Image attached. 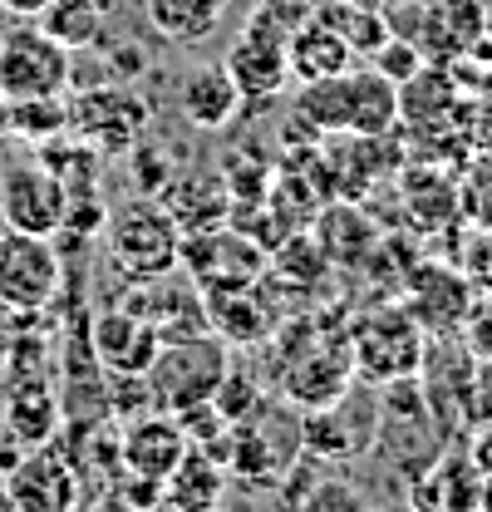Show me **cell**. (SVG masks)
Segmentation results:
<instances>
[{
  "mask_svg": "<svg viewBox=\"0 0 492 512\" xmlns=\"http://www.w3.org/2000/svg\"><path fill=\"white\" fill-rule=\"evenodd\" d=\"M187 448H192V444H187L183 424H178L173 414L153 409L148 419H133V424H128L119 453H123L128 478H153V483H163V478L183 463Z\"/></svg>",
  "mask_w": 492,
  "mask_h": 512,
  "instance_id": "5bb4252c",
  "label": "cell"
},
{
  "mask_svg": "<svg viewBox=\"0 0 492 512\" xmlns=\"http://www.w3.org/2000/svg\"><path fill=\"white\" fill-rule=\"evenodd\" d=\"M458 271L473 286V296H492V227H473V237L458 252Z\"/></svg>",
  "mask_w": 492,
  "mask_h": 512,
  "instance_id": "603a6c76",
  "label": "cell"
},
{
  "mask_svg": "<svg viewBox=\"0 0 492 512\" xmlns=\"http://www.w3.org/2000/svg\"><path fill=\"white\" fill-rule=\"evenodd\" d=\"M74 50L40 30V20H20L0 35V94L35 99V94H69L74 84Z\"/></svg>",
  "mask_w": 492,
  "mask_h": 512,
  "instance_id": "8992f818",
  "label": "cell"
},
{
  "mask_svg": "<svg viewBox=\"0 0 492 512\" xmlns=\"http://www.w3.org/2000/svg\"><path fill=\"white\" fill-rule=\"evenodd\" d=\"M5 232H10V227H5V212H0V237H5Z\"/></svg>",
  "mask_w": 492,
  "mask_h": 512,
  "instance_id": "1f68e13d",
  "label": "cell"
},
{
  "mask_svg": "<svg viewBox=\"0 0 492 512\" xmlns=\"http://www.w3.org/2000/svg\"><path fill=\"white\" fill-rule=\"evenodd\" d=\"M306 20L301 0H261L246 20V30L232 40L227 50V74L237 79V89L251 99H271L286 89L291 74V30Z\"/></svg>",
  "mask_w": 492,
  "mask_h": 512,
  "instance_id": "7a4b0ae2",
  "label": "cell"
},
{
  "mask_svg": "<svg viewBox=\"0 0 492 512\" xmlns=\"http://www.w3.org/2000/svg\"><path fill=\"white\" fill-rule=\"evenodd\" d=\"M60 291V252L50 237L5 232L0 237V306L15 316H35Z\"/></svg>",
  "mask_w": 492,
  "mask_h": 512,
  "instance_id": "ba28073f",
  "label": "cell"
},
{
  "mask_svg": "<svg viewBox=\"0 0 492 512\" xmlns=\"http://www.w3.org/2000/svg\"><path fill=\"white\" fill-rule=\"evenodd\" d=\"M20 453H25V444H20V439H15V434H10V429L0 424V468L10 473V468L20 463Z\"/></svg>",
  "mask_w": 492,
  "mask_h": 512,
  "instance_id": "f1b7e54d",
  "label": "cell"
},
{
  "mask_svg": "<svg viewBox=\"0 0 492 512\" xmlns=\"http://www.w3.org/2000/svg\"><path fill=\"white\" fill-rule=\"evenodd\" d=\"M246 109V94L237 89V79L227 74V64H202L187 69L178 79V114L202 133H222L237 124V114Z\"/></svg>",
  "mask_w": 492,
  "mask_h": 512,
  "instance_id": "4fadbf2b",
  "label": "cell"
},
{
  "mask_svg": "<svg viewBox=\"0 0 492 512\" xmlns=\"http://www.w3.org/2000/svg\"><path fill=\"white\" fill-rule=\"evenodd\" d=\"M350 60H355L350 40H345L325 15H306V20L291 30V74H296L301 84L330 79V74L350 69Z\"/></svg>",
  "mask_w": 492,
  "mask_h": 512,
  "instance_id": "e0dca14e",
  "label": "cell"
},
{
  "mask_svg": "<svg viewBox=\"0 0 492 512\" xmlns=\"http://www.w3.org/2000/svg\"><path fill=\"white\" fill-rule=\"evenodd\" d=\"M143 10L168 45H202L222 30L227 0H143Z\"/></svg>",
  "mask_w": 492,
  "mask_h": 512,
  "instance_id": "ac0fdd59",
  "label": "cell"
},
{
  "mask_svg": "<svg viewBox=\"0 0 492 512\" xmlns=\"http://www.w3.org/2000/svg\"><path fill=\"white\" fill-rule=\"evenodd\" d=\"M227 370H232V360H227L222 340H212L207 330H197V335H183V340H163V350L153 355V365H148L143 380H148L153 409L178 414L187 404L212 399Z\"/></svg>",
  "mask_w": 492,
  "mask_h": 512,
  "instance_id": "5b68a950",
  "label": "cell"
},
{
  "mask_svg": "<svg viewBox=\"0 0 492 512\" xmlns=\"http://www.w3.org/2000/svg\"><path fill=\"white\" fill-rule=\"evenodd\" d=\"M5 488H10V508L60 512L69 503H79V473L45 444L35 453H20V463L5 473Z\"/></svg>",
  "mask_w": 492,
  "mask_h": 512,
  "instance_id": "7c38bea8",
  "label": "cell"
},
{
  "mask_svg": "<svg viewBox=\"0 0 492 512\" xmlns=\"http://www.w3.org/2000/svg\"><path fill=\"white\" fill-rule=\"evenodd\" d=\"M0 212L10 232H35V237H55L69 212V188L64 178L40 163V158H15L0 168Z\"/></svg>",
  "mask_w": 492,
  "mask_h": 512,
  "instance_id": "52a82bcc",
  "label": "cell"
},
{
  "mask_svg": "<svg viewBox=\"0 0 492 512\" xmlns=\"http://www.w3.org/2000/svg\"><path fill=\"white\" fill-rule=\"evenodd\" d=\"M473 286L463 281V271H443V266H429V271H414V286H409V311L419 320V330H429L438 340L458 335L463 330V316H468V301Z\"/></svg>",
  "mask_w": 492,
  "mask_h": 512,
  "instance_id": "9a60e30c",
  "label": "cell"
},
{
  "mask_svg": "<svg viewBox=\"0 0 492 512\" xmlns=\"http://www.w3.org/2000/svg\"><path fill=\"white\" fill-rule=\"evenodd\" d=\"M104 0H50L40 10V30L55 35L64 50H89L104 40Z\"/></svg>",
  "mask_w": 492,
  "mask_h": 512,
  "instance_id": "d6986e66",
  "label": "cell"
},
{
  "mask_svg": "<svg viewBox=\"0 0 492 512\" xmlns=\"http://www.w3.org/2000/svg\"><path fill=\"white\" fill-rule=\"evenodd\" d=\"M458 217H468L473 227H492V158L468 168V178L458 188Z\"/></svg>",
  "mask_w": 492,
  "mask_h": 512,
  "instance_id": "cb8c5ba5",
  "label": "cell"
},
{
  "mask_svg": "<svg viewBox=\"0 0 492 512\" xmlns=\"http://www.w3.org/2000/svg\"><path fill=\"white\" fill-rule=\"evenodd\" d=\"M55 424H60V404L45 394V389H30V394H20L15 404H10V419H5V429L20 439V444L40 448L50 434H55Z\"/></svg>",
  "mask_w": 492,
  "mask_h": 512,
  "instance_id": "7402d4cb",
  "label": "cell"
},
{
  "mask_svg": "<svg viewBox=\"0 0 492 512\" xmlns=\"http://www.w3.org/2000/svg\"><path fill=\"white\" fill-rule=\"evenodd\" d=\"M163 350V335L128 306H109L94 320V360L109 375H148L153 355Z\"/></svg>",
  "mask_w": 492,
  "mask_h": 512,
  "instance_id": "8fae6325",
  "label": "cell"
},
{
  "mask_svg": "<svg viewBox=\"0 0 492 512\" xmlns=\"http://www.w3.org/2000/svg\"><path fill=\"white\" fill-rule=\"evenodd\" d=\"M148 99L128 84V79H109V84H94V89H79L69 99V133L94 148L99 158H123L143 143L148 133Z\"/></svg>",
  "mask_w": 492,
  "mask_h": 512,
  "instance_id": "277c9868",
  "label": "cell"
},
{
  "mask_svg": "<svg viewBox=\"0 0 492 512\" xmlns=\"http://www.w3.org/2000/svg\"><path fill=\"white\" fill-rule=\"evenodd\" d=\"M222 498V473L202 448H187L183 463L163 478V503H183V508H212Z\"/></svg>",
  "mask_w": 492,
  "mask_h": 512,
  "instance_id": "44dd1931",
  "label": "cell"
},
{
  "mask_svg": "<svg viewBox=\"0 0 492 512\" xmlns=\"http://www.w3.org/2000/svg\"><path fill=\"white\" fill-rule=\"evenodd\" d=\"M99 237H104L109 266L123 281H148V276L173 271L183 261V227L173 222V212L153 192H138V197L119 202L104 217Z\"/></svg>",
  "mask_w": 492,
  "mask_h": 512,
  "instance_id": "6da1fadb",
  "label": "cell"
},
{
  "mask_svg": "<svg viewBox=\"0 0 492 512\" xmlns=\"http://www.w3.org/2000/svg\"><path fill=\"white\" fill-rule=\"evenodd\" d=\"M114 79H138L143 69H148V60H143V50H133V45H114Z\"/></svg>",
  "mask_w": 492,
  "mask_h": 512,
  "instance_id": "4316f807",
  "label": "cell"
},
{
  "mask_svg": "<svg viewBox=\"0 0 492 512\" xmlns=\"http://www.w3.org/2000/svg\"><path fill=\"white\" fill-rule=\"evenodd\" d=\"M301 114L320 128H345V133H389L399 119V84L384 79L379 69H340L330 79H310L301 94Z\"/></svg>",
  "mask_w": 492,
  "mask_h": 512,
  "instance_id": "3957f363",
  "label": "cell"
},
{
  "mask_svg": "<svg viewBox=\"0 0 492 512\" xmlns=\"http://www.w3.org/2000/svg\"><path fill=\"white\" fill-rule=\"evenodd\" d=\"M463 345L473 350V360H492V296H478V306H468Z\"/></svg>",
  "mask_w": 492,
  "mask_h": 512,
  "instance_id": "d4e9b609",
  "label": "cell"
},
{
  "mask_svg": "<svg viewBox=\"0 0 492 512\" xmlns=\"http://www.w3.org/2000/svg\"><path fill=\"white\" fill-rule=\"evenodd\" d=\"M128 311L148 320L163 340H183V335H197V330H212L207 325V291L187 276L183 266L173 271H158L148 281H128Z\"/></svg>",
  "mask_w": 492,
  "mask_h": 512,
  "instance_id": "9c48e42d",
  "label": "cell"
},
{
  "mask_svg": "<svg viewBox=\"0 0 492 512\" xmlns=\"http://www.w3.org/2000/svg\"><path fill=\"white\" fill-rule=\"evenodd\" d=\"M0 128H5V94H0Z\"/></svg>",
  "mask_w": 492,
  "mask_h": 512,
  "instance_id": "4dcf8cb0",
  "label": "cell"
},
{
  "mask_svg": "<svg viewBox=\"0 0 492 512\" xmlns=\"http://www.w3.org/2000/svg\"><path fill=\"white\" fill-rule=\"evenodd\" d=\"M379 74L404 84V79H419V45H404V40H384L379 50Z\"/></svg>",
  "mask_w": 492,
  "mask_h": 512,
  "instance_id": "484cf974",
  "label": "cell"
},
{
  "mask_svg": "<svg viewBox=\"0 0 492 512\" xmlns=\"http://www.w3.org/2000/svg\"><path fill=\"white\" fill-rule=\"evenodd\" d=\"M355 365L365 380H404L424 370V330L404 311H379V320H365L355 330Z\"/></svg>",
  "mask_w": 492,
  "mask_h": 512,
  "instance_id": "30bf717a",
  "label": "cell"
},
{
  "mask_svg": "<svg viewBox=\"0 0 492 512\" xmlns=\"http://www.w3.org/2000/svg\"><path fill=\"white\" fill-rule=\"evenodd\" d=\"M158 197L173 212V222L183 227V237L222 227L227 212H232V183H227V173H173L168 188L158 192Z\"/></svg>",
  "mask_w": 492,
  "mask_h": 512,
  "instance_id": "2e32d148",
  "label": "cell"
},
{
  "mask_svg": "<svg viewBox=\"0 0 492 512\" xmlns=\"http://www.w3.org/2000/svg\"><path fill=\"white\" fill-rule=\"evenodd\" d=\"M50 0H0V10L5 15H15V20H40V10H45Z\"/></svg>",
  "mask_w": 492,
  "mask_h": 512,
  "instance_id": "83f0119b",
  "label": "cell"
},
{
  "mask_svg": "<svg viewBox=\"0 0 492 512\" xmlns=\"http://www.w3.org/2000/svg\"><path fill=\"white\" fill-rule=\"evenodd\" d=\"M0 508H10V488H5V468H0Z\"/></svg>",
  "mask_w": 492,
  "mask_h": 512,
  "instance_id": "f546056e",
  "label": "cell"
},
{
  "mask_svg": "<svg viewBox=\"0 0 492 512\" xmlns=\"http://www.w3.org/2000/svg\"><path fill=\"white\" fill-rule=\"evenodd\" d=\"M0 168H5V153H0Z\"/></svg>",
  "mask_w": 492,
  "mask_h": 512,
  "instance_id": "d6a6232c",
  "label": "cell"
},
{
  "mask_svg": "<svg viewBox=\"0 0 492 512\" xmlns=\"http://www.w3.org/2000/svg\"><path fill=\"white\" fill-rule=\"evenodd\" d=\"M5 128L30 143H50L69 133V94H35V99H5Z\"/></svg>",
  "mask_w": 492,
  "mask_h": 512,
  "instance_id": "ffe728a7",
  "label": "cell"
}]
</instances>
